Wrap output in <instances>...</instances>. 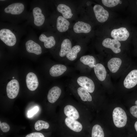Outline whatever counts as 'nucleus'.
<instances>
[{
	"label": "nucleus",
	"instance_id": "f257e3e1",
	"mask_svg": "<svg viewBox=\"0 0 137 137\" xmlns=\"http://www.w3.org/2000/svg\"><path fill=\"white\" fill-rule=\"evenodd\" d=\"M113 123L116 127L121 128L126 125L127 117L124 110L121 108L117 107L113 110L112 113Z\"/></svg>",
	"mask_w": 137,
	"mask_h": 137
},
{
	"label": "nucleus",
	"instance_id": "f03ea898",
	"mask_svg": "<svg viewBox=\"0 0 137 137\" xmlns=\"http://www.w3.org/2000/svg\"><path fill=\"white\" fill-rule=\"evenodd\" d=\"M0 38L6 44L9 46L14 45L16 41L14 34L10 30L7 29L0 30Z\"/></svg>",
	"mask_w": 137,
	"mask_h": 137
},
{
	"label": "nucleus",
	"instance_id": "7ed1b4c3",
	"mask_svg": "<svg viewBox=\"0 0 137 137\" xmlns=\"http://www.w3.org/2000/svg\"><path fill=\"white\" fill-rule=\"evenodd\" d=\"M20 89L18 81L16 79H12L7 84L6 92L8 97L10 99H13L17 96Z\"/></svg>",
	"mask_w": 137,
	"mask_h": 137
},
{
	"label": "nucleus",
	"instance_id": "20e7f679",
	"mask_svg": "<svg viewBox=\"0 0 137 137\" xmlns=\"http://www.w3.org/2000/svg\"><path fill=\"white\" fill-rule=\"evenodd\" d=\"M93 10L96 18L98 22L103 23L107 20L109 13L101 6L99 5H95L93 7Z\"/></svg>",
	"mask_w": 137,
	"mask_h": 137
},
{
	"label": "nucleus",
	"instance_id": "39448f33",
	"mask_svg": "<svg viewBox=\"0 0 137 137\" xmlns=\"http://www.w3.org/2000/svg\"><path fill=\"white\" fill-rule=\"evenodd\" d=\"M129 33L126 29L122 27L114 29L111 32V36L114 39L118 41L126 40L129 36Z\"/></svg>",
	"mask_w": 137,
	"mask_h": 137
},
{
	"label": "nucleus",
	"instance_id": "423d86ee",
	"mask_svg": "<svg viewBox=\"0 0 137 137\" xmlns=\"http://www.w3.org/2000/svg\"><path fill=\"white\" fill-rule=\"evenodd\" d=\"M77 82L81 87L86 89L89 92L92 93L94 92V84L93 81L89 78L86 76H80L78 78Z\"/></svg>",
	"mask_w": 137,
	"mask_h": 137
},
{
	"label": "nucleus",
	"instance_id": "0eeeda50",
	"mask_svg": "<svg viewBox=\"0 0 137 137\" xmlns=\"http://www.w3.org/2000/svg\"><path fill=\"white\" fill-rule=\"evenodd\" d=\"M137 84V70L131 71L125 77L124 81V87L130 89L135 86Z\"/></svg>",
	"mask_w": 137,
	"mask_h": 137
},
{
	"label": "nucleus",
	"instance_id": "6e6552de",
	"mask_svg": "<svg viewBox=\"0 0 137 137\" xmlns=\"http://www.w3.org/2000/svg\"><path fill=\"white\" fill-rule=\"evenodd\" d=\"M102 44L104 46L110 48L115 53H118L121 51V44L117 40L107 38L103 41Z\"/></svg>",
	"mask_w": 137,
	"mask_h": 137
},
{
	"label": "nucleus",
	"instance_id": "1a4fd4ad",
	"mask_svg": "<svg viewBox=\"0 0 137 137\" xmlns=\"http://www.w3.org/2000/svg\"><path fill=\"white\" fill-rule=\"evenodd\" d=\"M26 80L27 87L30 91H35L38 88V81L37 76L34 73H28L26 75Z\"/></svg>",
	"mask_w": 137,
	"mask_h": 137
},
{
	"label": "nucleus",
	"instance_id": "9d476101",
	"mask_svg": "<svg viewBox=\"0 0 137 137\" xmlns=\"http://www.w3.org/2000/svg\"><path fill=\"white\" fill-rule=\"evenodd\" d=\"M24 9L23 4L21 3H15L12 4L6 7L5 12L12 14H19L22 13Z\"/></svg>",
	"mask_w": 137,
	"mask_h": 137
},
{
	"label": "nucleus",
	"instance_id": "9b49d317",
	"mask_svg": "<svg viewBox=\"0 0 137 137\" xmlns=\"http://www.w3.org/2000/svg\"><path fill=\"white\" fill-rule=\"evenodd\" d=\"M73 28L74 32L77 33H87L90 32L91 30V27L90 24L80 21L75 24Z\"/></svg>",
	"mask_w": 137,
	"mask_h": 137
},
{
	"label": "nucleus",
	"instance_id": "f8f14e48",
	"mask_svg": "<svg viewBox=\"0 0 137 137\" xmlns=\"http://www.w3.org/2000/svg\"><path fill=\"white\" fill-rule=\"evenodd\" d=\"M34 22L35 25L38 26L42 25L45 21V17L42 13L41 9L38 7H35L33 10Z\"/></svg>",
	"mask_w": 137,
	"mask_h": 137
},
{
	"label": "nucleus",
	"instance_id": "ddd939ff",
	"mask_svg": "<svg viewBox=\"0 0 137 137\" xmlns=\"http://www.w3.org/2000/svg\"><path fill=\"white\" fill-rule=\"evenodd\" d=\"M25 46L27 50L29 53H33L37 55H40L42 53L41 46L32 40H29L27 41Z\"/></svg>",
	"mask_w": 137,
	"mask_h": 137
},
{
	"label": "nucleus",
	"instance_id": "4468645a",
	"mask_svg": "<svg viewBox=\"0 0 137 137\" xmlns=\"http://www.w3.org/2000/svg\"><path fill=\"white\" fill-rule=\"evenodd\" d=\"M61 92V89L58 87L55 86L49 91L47 96L48 101L50 103L55 102L58 99Z\"/></svg>",
	"mask_w": 137,
	"mask_h": 137
},
{
	"label": "nucleus",
	"instance_id": "2eb2a0df",
	"mask_svg": "<svg viewBox=\"0 0 137 137\" xmlns=\"http://www.w3.org/2000/svg\"><path fill=\"white\" fill-rule=\"evenodd\" d=\"M65 122L66 125L74 131L78 132L82 129V127L81 124L75 120L67 117L65 118Z\"/></svg>",
	"mask_w": 137,
	"mask_h": 137
},
{
	"label": "nucleus",
	"instance_id": "dca6fc26",
	"mask_svg": "<svg viewBox=\"0 0 137 137\" xmlns=\"http://www.w3.org/2000/svg\"><path fill=\"white\" fill-rule=\"evenodd\" d=\"M66 70V67L64 65L61 64H56L50 68L49 73L52 76L57 77L63 74Z\"/></svg>",
	"mask_w": 137,
	"mask_h": 137
},
{
	"label": "nucleus",
	"instance_id": "f3484780",
	"mask_svg": "<svg viewBox=\"0 0 137 137\" xmlns=\"http://www.w3.org/2000/svg\"><path fill=\"white\" fill-rule=\"evenodd\" d=\"M70 23L66 19L62 16L58 17L57 21V28L60 32L66 31L68 29Z\"/></svg>",
	"mask_w": 137,
	"mask_h": 137
},
{
	"label": "nucleus",
	"instance_id": "a211bd4d",
	"mask_svg": "<svg viewBox=\"0 0 137 137\" xmlns=\"http://www.w3.org/2000/svg\"><path fill=\"white\" fill-rule=\"evenodd\" d=\"M122 63V60L120 58H113L108 61V67L111 72L112 73H115L118 70Z\"/></svg>",
	"mask_w": 137,
	"mask_h": 137
},
{
	"label": "nucleus",
	"instance_id": "6ab92c4d",
	"mask_svg": "<svg viewBox=\"0 0 137 137\" xmlns=\"http://www.w3.org/2000/svg\"><path fill=\"white\" fill-rule=\"evenodd\" d=\"M94 71L96 76L100 81H102L106 78L107 72L104 66L100 63H98L94 67Z\"/></svg>",
	"mask_w": 137,
	"mask_h": 137
},
{
	"label": "nucleus",
	"instance_id": "aec40b11",
	"mask_svg": "<svg viewBox=\"0 0 137 137\" xmlns=\"http://www.w3.org/2000/svg\"><path fill=\"white\" fill-rule=\"evenodd\" d=\"M64 111L65 115L68 117L75 120L79 117V113L76 109L71 105H67L64 108Z\"/></svg>",
	"mask_w": 137,
	"mask_h": 137
},
{
	"label": "nucleus",
	"instance_id": "412c9836",
	"mask_svg": "<svg viewBox=\"0 0 137 137\" xmlns=\"http://www.w3.org/2000/svg\"><path fill=\"white\" fill-rule=\"evenodd\" d=\"M72 43L70 40L68 39H64L62 43L61 48L59 53L61 57L65 56L71 49Z\"/></svg>",
	"mask_w": 137,
	"mask_h": 137
},
{
	"label": "nucleus",
	"instance_id": "4be33fe9",
	"mask_svg": "<svg viewBox=\"0 0 137 137\" xmlns=\"http://www.w3.org/2000/svg\"><path fill=\"white\" fill-rule=\"evenodd\" d=\"M58 11L61 13L63 17L66 19H70L73 15L72 11L70 7L63 4H60L57 7Z\"/></svg>",
	"mask_w": 137,
	"mask_h": 137
},
{
	"label": "nucleus",
	"instance_id": "5701e85b",
	"mask_svg": "<svg viewBox=\"0 0 137 137\" xmlns=\"http://www.w3.org/2000/svg\"><path fill=\"white\" fill-rule=\"evenodd\" d=\"M39 39L44 42V45L46 48H50L53 47L56 43L55 40L53 36L47 37L45 35L41 34L39 36Z\"/></svg>",
	"mask_w": 137,
	"mask_h": 137
},
{
	"label": "nucleus",
	"instance_id": "b1692460",
	"mask_svg": "<svg viewBox=\"0 0 137 137\" xmlns=\"http://www.w3.org/2000/svg\"><path fill=\"white\" fill-rule=\"evenodd\" d=\"M80 61L84 64L87 65L91 68H93L96 65V60L91 56L87 55L83 56L80 58Z\"/></svg>",
	"mask_w": 137,
	"mask_h": 137
},
{
	"label": "nucleus",
	"instance_id": "393cba45",
	"mask_svg": "<svg viewBox=\"0 0 137 137\" xmlns=\"http://www.w3.org/2000/svg\"><path fill=\"white\" fill-rule=\"evenodd\" d=\"M78 94L81 99L83 101H91L92 97L89 92L86 89L80 87L77 89Z\"/></svg>",
	"mask_w": 137,
	"mask_h": 137
},
{
	"label": "nucleus",
	"instance_id": "a878e982",
	"mask_svg": "<svg viewBox=\"0 0 137 137\" xmlns=\"http://www.w3.org/2000/svg\"><path fill=\"white\" fill-rule=\"evenodd\" d=\"M81 49V47L79 45L74 46L66 55L67 58L71 61L75 60L77 57L78 53L80 51Z\"/></svg>",
	"mask_w": 137,
	"mask_h": 137
},
{
	"label": "nucleus",
	"instance_id": "bb28decb",
	"mask_svg": "<svg viewBox=\"0 0 137 137\" xmlns=\"http://www.w3.org/2000/svg\"><path fill=\"white\" fill-rule=\"evenodd\" d=\"M92 137H104V131L101 127L98 125H94L92 129Z\"/></svg>",
	"mask_w": 137,
	"mask_h": 137
},
{
	"label": "nucleus",
	"instance_id": "cd10ccee",
	"mask_svg": "<svg viewBox=\"0 0 137 137\" xmlns=\"http://www.w3.org/2000/svg\"><path fill=\"white\" fill-rule=\"evenodd\" d=\"M49 127V125L47 122L39 120L37 121L35 125V128L37 131H40L43 129H47Z\"/></svg>",
	"mask_w": 137,
	"mask_h": 137
},
{
	"label": "nucleus",
	"instance_id": "c85d7f7f",
	"mask_svg": "<svg viewBox=\"0 0 137 137\" xmlns=\"http://www.w3.org/2000/svg\"><path fill=\"white\" fill-rule=\"evenodd\" d=\"M102 4L105 6L111 7H114L119 3V0H102Z\"/></svg>",
	"mask_w": 137,
	"mask_h": 137
},
{
	"label": "nucleus",
	"instance_id": "c756f323",
	"mask_svg": "<svg viewBox=\"0 0 137 137\" xmlns=\"http://www.w3.org/2000/svg\"><path fill=\"white\" fill-rule=\"evenodd\" d=\"M0 128L1 130L3 132H6L8 131L10 129L9 125L6 123H1L0 121Z\"/></svg>",
	"mask_w": 137,
	"mask_h": 137
},
{
	"label": "nucleus",
	"instance_id": "7c9ffc66",
	"mask_svg": "<svg viewBox=\"0 0 137 137\" xmlns=\"http://www.w3.org/2000/svg\"><path fill=\"white\" fill-rule=\"evenodd\" d=\"M39 108L38 107L36 106L30 110L28 111L27 113L28 117L29 118L31 117L35 114H36Z\"/></svg>",
	"mask_w": 137,
	"mask_h": 137
},
{
	"label": "nucleus",
	"instance_id": "2f4dec72",
	"mask_svg": "<svg viewBox=\"0 0 137 137\" xmlns=\"http://www.w3.org/2000/svg\"><path fill=\"white\" fill-rule=\"evenodd\" d=\"M25 137H45L42 133L38 132H34L27 135Z\"/></svg>",
	"mask_w": 137,
	"mask_h": 137
},
{
	"label": "nucleus",
	"instance_id": "473e14b6",
	"mask_svg": "<svg viewBox=\"0 0 137 137\" xmlns=\"http://www.w3.org/2000/svg\"><path fill=\"white\" fill-rule=\"evenodd\" d=\"M131 114L134 117L137 118V105L132 106L130 109Z\"/></svg>",
	"mask_w": 137,
	"mask_h": 137
},
{
	"label": "nucleus",
	"instance_id": "72a5a7b5",
	"mask_svg": "<svg viewBox=\"0 0 137 137\" xmlns=\"http://www.w3.org/2000/svg\"><path fill=\"white\" fill-rule=\"evenodd\" d=\"M134 126L137 132V121L135 122L134 124Z\"/></svg>",
	"mask_w": 137,
	"mask_h": 137
},
{
	"label": "nucleus",
	"instance_id": "f704fd0d",
	"mask_svg": "<svg viewBox=\"0 0 137 137\" xmlns=\"http://www.w3.org/2000/svg\"><path fill=\"white\" fill-rule=\"evenodd\" d=\"M135 103L136 105H137V100L135 101Z\"/></svg>",
	"mask_w": 137,
	"mask_h": 137
},
{
	"label": "nucleus",
	"instance_id": "c9c22d12",
	"mask_svg": "<svg viewBox=\"0 0 137 137\" xmlns=\"http://www.w3.org/2000/svg\"><path fill=\"white\" fill-rule=\"evenodd\" d=\"M122 3V2L121 1H120L119 3H120V4H121Z\"/></svg>",
	"mask_w": 137,
	"mask_h": 137
},
{
	"label": "nucleus",
	"instance_id": "e433bc0d",
	"mask_svg": "<svg viewBox=\"0 0 137 137\" xmlns=\"http://www.w3.org/2000/svg\"><path fill=\"white\" fill-rule=\"evenodd\" d=\"M12 78H14V77H12Z\"/></svg>",
	"mask_w": 137,
	"mask_h": 137
},
{
	"label": "nucleus",
	"instance_id": "4c0bfd02",
	"mask_svg": "<svg viewBox=\"0 0 137 137\" xmlns=\"http://www.w3.org/2000/svg\"></svg>",
	"mask_w": 137,
	"mask_h": 137
}]
</instances>
